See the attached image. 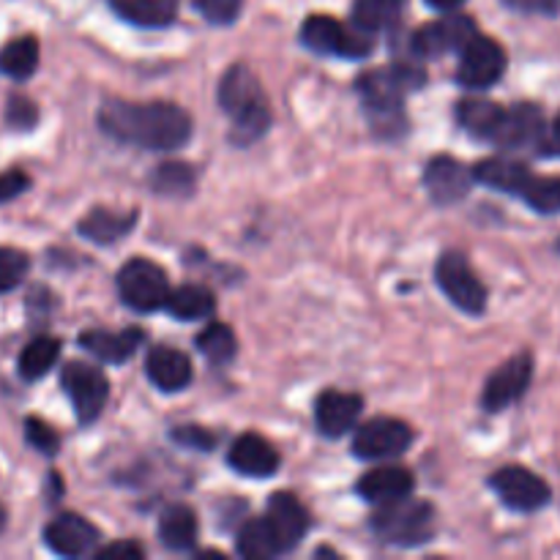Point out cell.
<instances>
[{"label": "cell", "instance_id": "8d00e7d4", "mask_svg": "<svg viewBox=\"0 0 560 560\" xmlns=\"http://www.w3.org/2000/svg\"><path fill=\"white\" fill-rule=\"evenodd\" d=\"M3 120L11 131H31L38 124V107L27 96H9Z\"/></svg>", "mask_w": 560, "mask_h": 560}, {"label": "cell", "instance_id": "4dcf8cb0", "mask_svg": "<svg viewBox=\"0 0 560 560\" xmlns=\"http://www.w3.org/2000/svg\"><path fill=\"white\" fill-rule=\"evenodd\" d=\"M402 9L405 0H355L353 22L366 33L386 31V27L397 25Z\"/></svg>", "mask_w": 560, "mask_h": 560}, {"label": "cell", "instance_id": "f6af8a7d", "mask_svg": "<svg viewBox=\"0 0 560 560\" xmlns=\"http://www.w3.org/2000/svg\"><path fill=\"white\" fill-rule=\"evenodd\" d=\"M427 3L438 11H457L465 0H427Z\"/></svg>", "mask_w": 560, "mask_h": 560}, {"label": "cell", "instance_id": "836d02e7", "mask_svg": "<svg viewBox=\"0 0 560 560\" xmlns=\"http://www.w3.org/2000/svg\"><path fill=\"white\" fill-rule=\"evenodd\" d=\"M153 189L159 195H189L195 189V170L184 162L159 164L153 173Z\"/></svg>", "mask_w": 560, "mask_h": 560}, {"label": "cell", "instance_id": "f35d334b", "mask_svg": "<svg viewBox=\"0 0 560 560\" xmlns=\"http://www.w3.org/2000/svg\"><path fill=\"white\" fill-rule=\"evenodd\" d=\"M195 5L213 25H230V22L238 20L244 0H195Z\"/></svg>", "mask_w": 560, "mask_h": 560}, {"label": "cell", "instance_id": "6da1fadb", "mask_svg": "<svg viewBox=\"0 0 560 560\" xmlns=\"http://www.w3.org/2000/svg\"><path fill=\"white\" fill-rule=\"evenodd\" d=\"M98 126L104 135L120 142L151 148V151H175L191 137V118L184 107L170 102H120L109 98L98 109Z\"/></svg>", "mask_w": 560, "mask_h": 560}, {"label": "cell", "instance_id": "d6a6232c", "mask_svg": "<svg viewBox=\"0 0 560 560\" xmlns=\"http://www.w3.org/2000/svg\"><path fill=\"white\" fill-rule=\"evenodd\" d=\"M197 348L206 355L211 364H228L233 361L235 350H238V339H235L233 328L224 326V323H211L208 328H202L200 337H197Z\"/></svg>", "mask_w": 560, "mask_h": 560}, {"label": "cell", "instance_id": "d6986e66", "mask_svg": "<svg viewBox=\"0 0 560 560\" xmlns=\"http://www.w3.org/2000/svg\"><path fill=\"white\" fill-rule=\"evenodd\" d=\"M145 342V334L140 328H126V331H104V328H91L80 334V348L88 350L96 361L104 364H124L135 355V350Z\"/></svg>", "mask_w": 560, "mask_h": 560}, {"label": "cell", "instance_id": "ab89813d", "mask_svg": "<svg viewBox=\"0 0 560 560\" xmlns=\"http://www.w3.org/2000/svg\"><path fill=\"white\" fill-rule=\"evenodd\" d=\"M27 189H31V175L27 173H22V170H3L0 173V206L16 200Z\"/></svg>", "mask_w": 560, "mask_h": 560}, {"label": "cell", "instance_id": "5bb4252c", "mask_svg": "<svg viewBox=\"0 0 560 560\" xmlns=\"http://www.w3.org/2000/svg\"><path fill=\"white\" fill-rule=\"evenodd\" d=\"M530 377H534V359H530L528 353L514 355L506 364L498 366L490 375V381H487L485 394H481L485 410L498 413V410H506L509 405L517 402V399L528 392Z\"/></svg>", "mask_w": 560, "mask_h": 560}, {"label": "cell", "instance_id": "4316f807", "mask_svg": "<svg viewBox=\"0 0 560 560\" xmlns=\"http://www.w3.org/2000/svg\"><path fill=\"white\" fill-rule=\"evenodd\" d=\"M164 310L175 317V320H202L211 317L217 310V299L206 284H180V288L170 290V299Z\"/></svg>", "mask_w": 560, "mask_h": 560}, {"label": "cell", "instance_id": "b9f144b4", "mask_svg": "<svg viewBox=\"0 0 560 560\" xmlns=\"http://www.w3.org/2000/svg\"><path fill=\"white\" fill-rule=\"evenodd\" d=\"M96 556L102 560H140L142 547L135 545V541H115V545L102 547Z\"/></svg>", "mask_w": 560, "mask_h": 560}, {"label": "cell", "instance_id": "3957f363", "mask_svg": "<svg viewBox=\"0 0 560 560\" xmlns=\"http://www.w3.org/2000/svg\"><path fill=\"white\" fill-rule=\"evenodd\" d=\"M219 104L233 118V140L241 145L255 142L271 126V109H268L266 93L260 80L249 66H233L219 82Z\"/></svg>", "mask_w": 560, "mask_h": 560}, {"label": "cell", "instance_id": "484cf974", "mask_svg": "<svg viewBox=\"0 0 560 560\" xmlns=\"http://www.w3.org/2000/svg\"><path fill=\"white\" fill-rule=\"evenodd\" d=\"M135 213L109 211V208H93L85 219L80 222L82 238L93 241V244H113V241L124 238L131 228H135Z\"/></svg>", "mask_w": 560, "mask_h": 560}, {"label": "cell", "instance_id": "277c9868", "mask_svg": "<svg viewBox=\"0 0 560 560\" xmlns=\"http://www.w3.org/2000/svg\"><path fill=\"white\" fill-rule=\"evenodd\" d=\"M372 530L383 541L397 547H419L427 545L435 534V512L430 503L413 501V498H399V501L381 503L372 517Z\"/></svg>", "mask_w": 560, "mask_h": 560}, {"label": "cell", "instance_id": "60d3db41", "mask_svg": "<svg viewBox=\"0 0 560 560\" xmlns=\"http://www.w3.org/2000/svg\"><path fill=\"white\" fill-rule=\"evenodd\" d=\"M175 441L184 443V446L200 448V452H208L217 443L211 432L200 430V427H180V430H175Z\"/></svg>", "mask_w": 560, "mask_h": 560}, {"label": "cell", "instance_id": "30bf717a", "mask_svg": "<svg viewBox=\"0 0 560 560\" xmlns=\"http://www.w3.org/2000/svg\"><path fill=\"white\" fill-rule=\"evenodd\" d=\"M463 58H459L457 77L465 88H474V91H485L492 88L506 71V52L498 42L492 38L479 36L476 33L468 44L463 47Z\"/></svg>", "mask_w": 560, "mask_h": 560}, {"label": "cell", "instance_id": "e0dca14e", "mask_svg": "<svg viewBox=\"0 0 560 560\" xmlns=\"http://www.w3.org/2000/svg\"><path fill=\"white\" fill-rule=\"evenodd\" d=\"M268 525H271L273 536H277L279 550L288 552L299 545L301 539L310 530V514H306L304 503L299 501L290 492H277L268 501V514H266Z\"/></svg>", "mask_w": 560, "mask_h": 560}, {"label": "cell", "instance_id": "74e56055", "mask_svg": "<svg viewBox=\"0 0 560 560\" xmlns=\"http://www.w3.org/2000/svg\"><path fill=\"white\" fill-rule=\"evenodd\" d=\"M25 441L36 448L38 454H47V457H55L60 448V438L47 421L36 419V416H27L25 419Z\"/></svg>", "mask_w": 560, "mask_h": 560}, {"label": "cell", "instance_id": "8992f818", "mask_svg": "<svg viewBox=\"0 0 560 560\" xmlns=\"http://www.w3.org/2000/svg\"><path fill=\"white\" fill-rule=\"evenodd\" d=\"M60 386H63L80 424H91L102 416L109 399V383L98 366L85 364V361H69L60 372Z\"/></svg>", "mask_w": 560, "mask_h": 560}, {"label": "cell", "instance_id": "ffe728a7", "mask_svg": "<svg viewBox=\"0 0 560 560\" xmlns=\"http://www.w3.org/2000/svg\"><path fill=\"white\" fill-rule=\"evenodd\" d=\"M230 465H233L238 474L255 476V479H266L273 476L279 468V454L266 438L255 435V432H246L230 448Z\"/></svg>", "mask_w": 560, "mask_h": 560}, {"label": "cell", "instance_id": "8fae6325", "mask_svg": "<svg viewBox=\"0 0 560 560\" xmlns=\"http://www.w3.org/2000/svg\"><path fill=\"white\" fill-rule=\"evenodd\" d=\"M495 495L506 503L514 512H536V509L550 503V487L545 479L530 474L528 468L520 465H506V468L495 470L490 479Z\"/></svg>", "mask_w": 560, "mask_h": 560}, {"label": "cell", "instance_id": "f546056e", "mask_svg": "<svg viewBox=\"0 0 560 560\" xmlns=\"http://www.w3.org/2000/svg\"><path fill=\"white\" fill-rule=\"evenodd\" d=\"M115 14L140 27L170 25L178 14V0H109Z\"/></svg>", "mask_w": 560, "mask_h": 560}, {"label": "cell", "instance_id": "ba28073f", "mask_svg": "<svg viewBox=\"0 0 560 560\" xmlns=\"http://www.w3.org/2000/svg\"><path fill=\"white\" fill-rule=\"evenodd\" d=\"M435 279L454 306H459V310L468 312V315L485 312L487 288L481 284V279L476 277V271L470 268V262L465 260V255H459V252H446V255L438 260Z\"/></svg>", "mask_w": 560, "mask_h": 560}, {"label": "cell", "instance_id": "7c38bea8", "mask_svg": "<svg viewBox=\"0 0 560 560\" xmlns=\"http://www.w3.org/2000/svg\"><path fill=\"white\" fill-rule=\"evenodd\" d=\"M476 36V25L470 16L463 14H448L446 20L430 22V25L419 27L410 38V49L416 58H441V55L463 52L465 44Z\"/></svg>", "mask_w": 560, "mask_h": 560}, {"label": "cell", "instance_id": "2e32d148", "mask_svg": "<svg viewBox=\"0 0 560 560\" xmlns=\"http://www.w3.org/2000/svg\"><path fill=\"white\" fill-rule=\"evenodd\" d=\"M547 124L545 113L536 104H514L506 109L501 120V129L495 131L492 142H498L506 151H520V148H534L545 140Z\"/></svg>", "mask_w": 560, "mask_h": 560}, {"label": "cell", "instance_id": "1f68e13d", "mask_svg": "<svg viewBox=\"0 0 560 560\" xmlns=\"http://www.w3.org/2000/svg\"><path fill=\"white\" fill-rule=\"evenodd\" d=\"M235 547H238L241 558H249V560H266V558H273L282 552L279 550L277 536H273L271 525H268L266 517L249 520V523L238 530Z\"/></svg>", "mask_w": 560, "mask_h": 560}, {"label": "cell", "instance_id": "5b68a950", "mask_svg": "<svg viewBox=\"0 0 560 560\" xmlns=\"http://www.w3.org/2000/svg\"><path fill=\"white\" fill-rule=\"evenodd\" d=\"M301 42L317 55H342V58H364L372 52V33L350 31L342 22L326 14H312L301 27Z\"/></svg>", "mask_w": 560, "mask_h": 560}, {"label": "cell", "instance_id": "d590c367", "mask_svg": "<svg viewBox=\"0 0 560 560\" xmlns=\"http://www.w3.org/2000/svg\"><path fill=\"white\" fill-rule=\"evenodd\" d=\"M525 202L539 213H558L560 211V178H534L528 180L523 191Z\"/></svg>", "mask_w": 560, "mask_h": 560}, {"label": "cell", "instance_id": "cb8c5ba5", "mask_svg": "<svg viewBox=\"0 0 560 560\" xmlns=\"http://www.w3.org/2000/svg\"><path fill=\"white\" fill-rule=\"evenodd\" d=\"M474 178L479 184L490 186V189L509 191V195H523L528 180L534 178L528 167L523 162H514V159H485L474 167Z\"/></svg>", "mask_w": 560, "mask_h": 560}, {"label": "cell", "instance_id": "ac0fdd59", "mask_svg": "<svg viewBox=\"0 0 560 560\" xmlns=\"http://www.w3.org/2000/svg\"><path fill=\"white\" fill-rule=\"evenodd\" d=\"M364 410V399L359 394L348 392H323L315 402V421L317 430L326 438H342L359 421Z\"/></svg>", "mask_w": 560, "mask_h": 560}, {"label": "cell", "instance_id": "d4e9b609", "mask_svg": "<svg viewBox=\"0 0 560 560\" xmlns=\"http://www.w3.org/2000/svg\"><path fill=\"white\" fill-rule=\"evenodd\" d=\"M38 58H42V49H38L36 36L11 38L0 47V74L14 82L31 80L38 69Z\"/></svg>", "mask_w": 560, "mask_h": 560}, {"label": "cell", "instance_id": "52a82bcc", "mask_svg": "<svg viewBox=\"0 0 560 560\" xmlns=\"http://www.w3.org/2000/svg\"><path fill=\"white\" fill-rule=\"evenodd\" d=\"M118 290L126 306H131L135 312H156L170 299L167 273L145 257H135L120 268Z\"/></svg>", "mask_w": 560, "mask_h": 560}, {"label": "cell", "instance_id": "f1b7e54d", "mask_svg": "<svg viewBox=\"0 0 560 560\" xmlns=\"http://www.w3.org/2000/svg\"><path fill=\"white\" fill-rule=\"evenodd\" d=\"M503 115H506V109L498 107L490 98H465L457 107V118L463 129L470 131L474 137H481V140L495 137V131L501 129Z\"/></svg>", "mask_w": 560, "mask_h": 560}, {"label": "cell", "instance_id": "7402d4cb", "mask_svg": "<svg viewBox=\"0 0 560 560\" xmlns=\"http://www.w3.org/2000/svg\"><path fill=\"white\" fill-rule=\"evenodd\" d=\"M145 375L162 392H180V388H186L191 383V361L180 350L159 345V348H153L148 353Z\"/></svg>", "mask_w": 560, "mask_h": 560}, {"label": "cell", "instance_id": "9a60e30c", "mask_svg": "<svg viewBox=\"0 0 560 560\" xmlns=\"http://www.w3.org/2000/svg\"><path fill=\"white\" fill-rule=\"evenodd\" d=\"M474 180V170H468L454 156L430 159L424 170V186L438 206H454L457 200H463Z\"/></svg>", "mask_w": 560, "mask_h": 560}, {"label": "cell", "instance_id": "44dd1931", "mask_svg": "<svg viewBox=\"0 0 560 560\" xmlns=\"http://www.w3.org/2000/svg\"><path fill=\"white\" fill-rule=\"evenodd\" d=\"M416 479L410 470L399 468V465H383V468L370 470V474L361 476L359 481V495L364 501L375 503H392L399 501V498H408L413 492Z\"/></svg>", "mask_w": 560, "mask_h": 560}, {"label": "cell", "instance_id": "e575fe53", "mask_svg": "<svg viewBox=\"0 0 560 560\" xmlns=\"http://www.w3.org/2000/svg\"><path fill=\"white\" fill-rule=\"evenodd\" d=\"M31 271V257L14 246H0V295L11 293L25 282Z\"/></svg>", "mask_w": 560, "mask_h": 560}, {"label": "cell", "instance_id": "7bdbcfd3", "mask_svg": "<svg viewBox=\"0 0 560 560\" xmlns=\"http://www.w3.org/2000/svg\"><path fill=\"white\" fill-rule=\"evenodd\" d=\"M506 5L517 11H528V14H545L556 16L560 11V0H506Z\"/></svg>", "mask_w": 560, "mask_h": 560}, {"label": "cell", "instance_id": "83f0119b", "mask_svg": "<svg viewBox=\"0 0 560 560\" xmlns=\"http://www.w3.org/2000/svg\"><path fill=\"white\" fill-rule=\"evenodd\" d=\"M60 359V339L55 337H36L22 348L20 359H16V372L25 383L42 381L44 375H49L55 364Z\"/></svg>", "mask_w": 560, "mask_h": 560}, {"label": "cell", "instance_id": "4fadbf2b", "mask_svg": "<svg viewBox=\"0 0 560 560\" xmlns=\"http://www.w3.org/2000/svg\"><path fill=\"white\" fill-rule=\"evenodd\" d=\"M42 539L55 556L82 558V556H91V552L96 550L98 530L96 525L88 523V520L80 517V514L63 512L44 525Z\"/></svg>", "mask_w": 560, "mask_h": 560}, {"label": "cell", "instance_id": "ee69618b", "mask_svg": "<svg viewBox=\"0 0 560 560\" xmlns=\"http://www.w3.org/2000/svg\"><path fill=\"white\" fill-rule=\"evenodd\" d=\"M545 142H547V148H545L547 153H560V118L556 120V126H552L550 137L545 135V140H541V145H545Z\"/></svg>", "mask_w": 560, "mask_h": 560}, {"label": "cell", "instance_id": "9c48e42d", "mask_svg": "<svg viewBox=\"0 0 560 560\" xmlns=\"http://www.w3.org/2000/svg\"><path fill=\"white\" fill-rule=\"evenodd\" d=\"M410 443H413V430L405 421L381 416L355 430L353 452L361 459H394L408 452Z\"/></svg>", "mask_w": 560, "mask_h": 560}, {"label": "cell", "instance_id": "603a6c76", "mask_svg": "<svg viewBox=\"0 0 560 560\" xmlns=\"http://www.w3.org/2000/svg\"><path fill=\"white\" fill-rule=\"evenodd\" d=\"M197 534H200V523H197V514L191 512L184 503H173L162 512L159 517V539L164 547L175 552H189L195 550Z\"/></svg>", "mask_w": 560, "mask_h": 560}, {"label": "cell", "instance_id": "bcb514c9", "mask_svg": "<svg viewBox=\"0 0 560 560\" xmlns=\"http://www.w3.org/2000/svg\"><path fill=\"white\" fill-rule=\"evenodd\" d=\"M5 523H9V514H5V506H3V503H0V534H3V530H5Z\"/></svg>", "mask_w": 560, "mask_h": 560}, {"label": "cell", "instance_id": "7a4b0ae2", "mask_svg": "<svg viewBox=\"0 0 560 560\" xmlns=\"http://www.w3.org/2000/svg\"><path fill=\"white\" fill-rule=\"evenodd\" d=\"M427 74L413 63H394L372 69L359 77V93L370 113L372 124L386 131L388 137L397 129H405L402 98L410 91L424 85Z\"/></svg>", "mask_w": 560, "mask_h": 560}]
</instances>
